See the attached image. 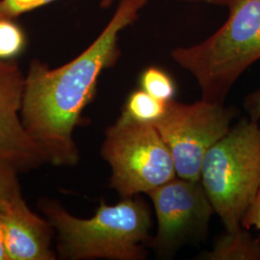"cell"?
<instances>
[{"label":"cell","mask_w":260,"mask_h":260,"mask_svg":"<svg viewBox=\"0 0 260 260\" xmlns=\"http://www.w3.org/2000/svg\"><path fill=\"white\" fill-rule=\"evenodd\" d=\"M149 0H120L101 34L72 61L55 69L34 59L25 75L20 116L24 128L42 149L47 163L75 166L79 150L75 129L96 94L104 70L117 64L121 31L133 24Z\"/></svg>","instance_id":"cell-1"},{"label":"cell","mask_w":260,"mask_h":260,"mask_svg":"<svg viewBox=\"0 0 260 260\" xmlns=\"http://www.w3.org/2000/svg\"><path fill=\"white\" fill-rule=\"evenodd\" d=\"M39 206L57 233L62 259L144 260L152 226L148 204L139 196L115 205L102 201L88 219L69 213L60 203L45 199Z\"/></svg>","instance_id":"cell-2"},{"label":"cell","mask_w":260,"mask_h":260,"mask_svg":"<svg viewBox=\"0 0 260 260\" xmlns=\"http://www.w3.org/2000/svg\"><path fill=\"white\" fill-rule=\"evenodd\" d=\"M230 16L214 34L171 56L195 76L202 100L224 104L240 75L260 59V0H233Z\"/></svg>","instance_id":"cell-3"},{"label":"cell","mask_w":260,"mask_h":260,"mask_svg":"<svg viewBox=\"0 0 260 260\" xmlns=\"http://www.w3.org/2000/svg\"><path fill=\"white\" fill-rule=\"evenodd\" d=\"M201 182L225 231L241 221L260 188V126L243 118L206 152Z\"/></svg>","instance_id":"cell-4"},{"label":"cell","mask_w":260,"mask_h":260,"mask_svg":"<svg viewBox=\"0 0 260 260\" xmlns=\"http://www.w3.org/2000/svg\"><path fill=\"white\" fill-rule=\"evenodd\" d=\"M101 153L111 167L109 185L121 199L148 194L177 177L167 144L150 123L121 115L106 129Z\"/></svg>","instance_id":"cell-5"},{"label":"cell","mask_w":260,"mask_h":260,"mask_svg":"<svg viewBox=\"0 0 260 260\" xmlns=\"http://www.w3.org/2000/svg\"><path fill=\"white\" fill-rule=\"evenodd\" d=\"M238 110L233 106L209 103H167L164 115L152 125L167 144L177 176L201 180L206 152L232 128Z\"/></svg>","instance_id":"cell-6"},{"label":"cell","mask_w":260,"mask_h":260,"mask_svg":"<svg viewBox=\"0 0 260 260\" xmlns=\"http://www.w3.org/2000/svg\"><path fill=\"white\" fill-rule=\"evenodd\" d=\"M147 195L157 219V232L148 248L157 256L172 257L186 244L205 239L215 212L201 180L177 177Z\"/></svg>","instance_id":"cell-7"},{"label":"cell","mask_w":260,"mask_h":260,"mask_svg":"<svg viewBox=\"0 0 260 260\" xmlns=\"http://www.w3.org/2000/svg\"><path fill=\"white\" fill-rule=\"evenodd\" d=\"M25 75L18 62L0 59V160L19 172L47 163V158L24 128L20 110Z\"/></svg>","instance_id":"cell-8"},{"label":"cell","mask_w":260,"mask_h":260,"mask_svg":"<svg viewBox=\"0 0 260 260\" xmlns=\"http://www.w3.org/2000/svg\"><path fill=\"white\" fill-rule=\"evenodd\" d=\"M9 260H54L51 243L55 230L28 207L22 196L0 213Z\"/></svg>","instance_id":"cell-9"},{"label":"cell","mask_w":260,"mask_h":260,"mask_svg":"<svg viewBox=\"0 0 260 260\" xmlns=\"http://www.w3.org/2000/svg\"><path fill=\"white\" fill-rule=\"evenodd\" d=\"M249 230L239 228L225 231L216 241L212 251L197 257L207 260H260V238H254Z\"/></svg>","instance_id":"cell-10"},{"label":"cell","mask_w":260,"mask_h":260,"mask_svg":"<svg viewBox=\"0 0 260 260\" xmlns=\"http://www.w3.org/2000/svg\"><path fill=\"white\" fill-rule=\"evenodd\" d=\"M166 105L167 103L139 89L129 93L121 115L131 121L153 124L164 115Z\"/></svg>","instance_id":"cell-11"},{"label":"cell","mask_w":260,"mask_h":260,"mask_svg":"<svg viewBox=\"0 0 260 260\" xmlns=\"http://www.w3.org/2000/svg\"><path fill=\"white\" fill-rule=\"evenodd\" d=\"M139 82L141 89L164 103L173 101L177 92L176 83L172 76L157 67L146 69L141 74Z\"/></svg>","instance_id":"cell-12"},{"label":"cell","mask_w":260,"mask_h":260,"mask_svg":"<svg viewBox=\"0 0 260 260\" xmlns=\"http://www.w3.org/2000/svg\"><path fill=\"white\" fill-rule=\"evenodd\" d=\"M26 47V37L15 19H0V59L13 60Z\"/></svg>","instance_id":"cell-13"},{"label":"cell","mask_w":260,"mask_h":260,"mask_svg":"<svg viewBox=\"0 0 260 260\" xmlns=\"http://www.w3.org/2000/svg\"><path fill=\"white\" fill-rule=\"evenodd\" d=\"M18 174L16 168L0 160V213L14 200L22 196Z\"/></svg>","instance_id":"cell-14"},{"label":"cell","mask_w":260,"mask_h":260,"mask_svg":"<svg viewBox=\"0 0 260 260\" xmlns=\"http://www.w3.org/2000/svg\"><path fill=\"white\" fill-rule=\"evenodd\" d=\"M54 1L56 0H1V7L5 18L16 19L25 13Z\"/></svg>","instance_id":"cell-15"},{"label":"cell","mask_w":260,"mask_h":260,"mask_svg":"<svg viewBox=\"0 0 260 260\" xmlns=\"http://www.w3.org/2000/svg\"><path fill=\"white\" fill-rule=\"evenodd\" d=\"M241 225L247 230L253 226L260 232V188L244 215Z\"/></svg>","instance_id":"cell-16"},{"label":"cell","mask_w":260,"mask_h":260,"mask_svg":"<svg viewBox=\"0 0 260 260\" xmlns=\"http://www.w3.org/2000/svg\"><path fill=\"white\" fill-rule=\"evenodd\" d=\"M244 108L252 121L260 120V88L248 94L244 101Z\"/></svg>","instance_id":"cell-17"},{"label":"cell","mask_w":260,"mask_h":260,"mask_svg":"<svg viewBox=\"0 0 260 260\" xmlns=\"http://www.w3.org/2000/svg\"><path fill=\"white\" fill-rule=\"evenodd\" d=\"M0 260H9L7 251H6L5 240H4V233H3V228H2L1 221H0Z\"/></svg>","instance_id":"cell-18"},{"label":"cell","mask_w":260,"mask_h":260,"mask_svg":"<svg viewBox=\"0 0 260 260\" xmlns=\"http://www.w3.org/2000/svg\"><path fill=\"white\" fill-rule=\"evenodd\" d=\"M183 1H193V2H207L212 4H218V5H229L232 3L233 0H183Z\"/></svg>","instance_id":"cell-19"},{"label":"cell","mask_w":260,"mask_h":260,"mask_svg":"<svg viewBox=\"0 0 260 260\" xmlns=\"http://www.w3.org/2000/svg\"><path fill=\"white\" fill-rule=\"evenodd\" d=\"M117 0H101V3H100V5H101V7L103 8V9H108V8H110L112 5L116 2Z\"/></svg>","instance_id":"cell-20"},{"label":"cell","mask_w":260,"mask_h":260,"mask_svg":"<svg viewBox=\"0 0 260 260\" xmlns=\"http://www.w3.org/2000/svg\"><path fill=\"white\" fill-rule=\"evenodd\" d=\"M7 19V18H5V16H4V14H3L2 7H1V0H0V19Z\"/></svg>","instance_id":"cell-21"}]
</instances>
